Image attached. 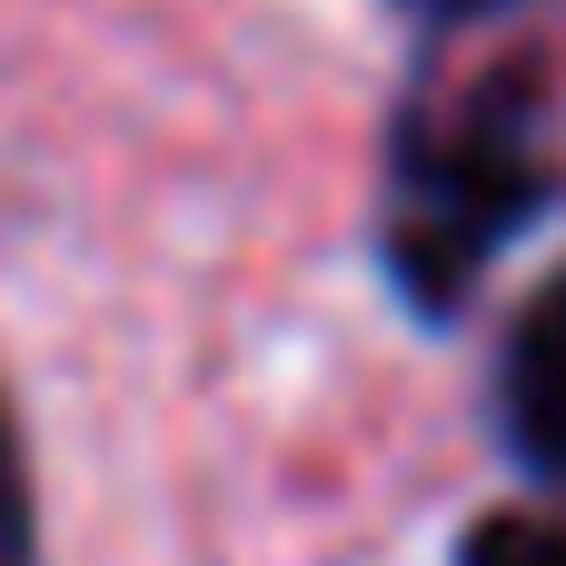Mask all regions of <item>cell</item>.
I'll use <instances>...</instances> for the list:
<instances>
[{"label": "cell", "mask_w": 566, "mask_h": 566, "mask_svg": "<svg viewBox=\"0 0 566 566\" xmlns=\"http://www.w3.org/2000/svg\"><path fill=\"white\" fill-rule=\"evenodd\" d=\"M497 438L527 478H566V269L517 308L497 348Z\"/></svg>", "instance_id": "cell-2"}, {"label": "cell", "mask_w": 566, "mask_h": 566, "mask_svg": "<svg viewBox=\"0 0 566 566\" xmlns=\"http://www.w3.org/2000/svg\"><path fill=\"white\" fill-rule=\"evenodd\" d=\"M438 10H488V0H438Z\"/></svg>", "instance_id": "cell-5"}, {"label": "cell", "mask_w": 566, "mask_h": 566, "mask_svg": "<svg viewBox=\"0 0 566 566\" xmlns=\"http://www.w3.org/2000/svg\"><path fill=\"white\" fill-rule=\"evenodd\" d=\"M458 566H566V517H527V507H497L458 537Z\"/></svg>", "instance_id": "cell-3"}, {"label": "cell", "mask_w": 566, "mask_h": 566, "mask_svg": "<svg viewBox=\"0 0 566 566\" xmlns=\"http://www.w3.org/2000/svg\"><path fill=\"white\" fill-rule=\"evenodd\" d=\"M0 566H40V497H30V458H20L10 408H0Z\"/></svg>", "instance_id": "cell-4"}, {"label": "cell", "mask_w": 566, "mask_h": 566, "mask_svg": "<svg viewBox=\"0 0 566 566\" xmlns=\"http://www.w3.org/2000/svg\"><path fill=\"white\" fill-rule=\"evenodd\" d=\"M398 219H388V279L418 298V318H458V298L478 289V269L537 229V209L557 199L547 159L527 149V80L478 90L458 129H418L398 149Z\"/></svg>", "instance_id": "cell-1"}]
</instances>
